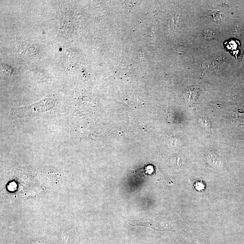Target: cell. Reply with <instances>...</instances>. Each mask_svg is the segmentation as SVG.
I'll use <instances>...</instances> for the list:
<instances>
[{"mask_svg": "<svg viewBox=\"0 0 244 244\" xmlns=\"http://www.w3.org/2000/svg\"><path fill=\"white\" fill-rule=\"evenodd\" d=\"M203 36L207 40H213L215 38L216 34L212 30H206L203 31Z\"/></svg>", "mask_w": 244, "mask_h": 244, "instance_id": "3", "label": "cell"}, {"mask_svg": "<svg viewBox=\"0 0 244 244\" xmlns=\"http://www.w3.org/2000/svg\"><path fill=\"white\" fill-rule=\"evenodd\" d=\"M232 123L237 126L244 125V109L241 107H235L230 112Z\"/></svg>", "mask_w": 244, "mask_h": 244, "instance_id": "2", "label": "cell"}, {"mask_svg": "<svg viewBox=\"0 0 244 244\" xmlns=\"http://www.w3.org/2000/svg\"><path fill=\"white\" fill-rule=\"evenodd\" d=\"M199 123L200 125L203 128H205L206 130H209L211 127V124L209 121L204 118H202L199 119Z\"/></svg>", "mask_w": 244, "mask_h": 244, "instance_id": "4", "label": "cell"}, {"mask_svg": "<svg viewBox=\"0 0 244 244\" xmlns=\"http://www.w3.org/2000/svg\"><path fill=\"white\" fill-rule=\"evenodd\" d=\"M211 16L214 21H220L222 19V15L220 13L216 11H213L211 12Z\"/></svg>", "mask_w": 244, "mask_h": 244, "instance_id": "5", "label": "cell"}, {"mask_svg": "<svg viewBox=\"0 0 244 244\" xmlns=\"http://www.w3.org/2000/svg\"><path fill=\"white\" fill-rule=\"evenodd\" d=\"M55 105L54 100L51 98H45L31 105L13 109L11 117L12 119H17L35 116L51 110Z\"/></svg>", "mask_w": 244, "mask_h": 244, "instance_id": "1", "label": "cell"}]
</instances>
